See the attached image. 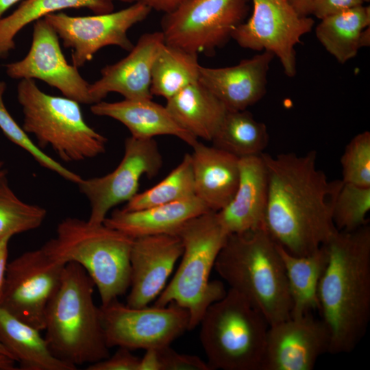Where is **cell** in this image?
Segmentation results:
<instances>
[{"label":"cell","instance_id":"1","mask_svg":"<svg viewBox=\"0 0 370 370\" xmlns=\"http://www.w3.org/2000/svg\"><path fill=\"white\" fill-rule=\"evenodd\" d=\"M267 172V203L262 227L288 252L309 255L338 232L332 210L342 180L329 181L317 166V152L262 153Z\"/></svg>","mask_w":370,"mask_h":370},{"label":"cell","instance_id":"2","mask_svg":"<svg viewBox=\"0 0 370 370\" xmlns=\"http://www.w3.org/2000/svg\"><path fill=\"white\" fill-rule=\"evenodd\" d=\"M324 245L328 259L318 285L317 310L329 332L328 353H349L370 319V227L338 231Z\"/></svg>","mask_w":370,"mask_h":370},{"label":"cell","instance_id":"3","mask_svg":"<svg viewBox=\"0 0 370 370\" xmlns=\"http://www.w3.org/2000/svg\"><path fill=\"white\" fill-rule=\"evenodd\" d=\"M214 269L269 325L291 317L292 302L277 243L263 227L228 234Z\"/></svg>","mask_w":370,"mask_h":370},{"label":"cell","instance_id":"4","mask_svg":"<svg viewBox=\"0 0 370 370\" xmlns=\"http://www.w3.org/2000/svg\"><path fill=\"white\" fill-rule=\"evenodd\" d=\"M95 284L79 264L64 265L60 285L45 315V339L58 359L77 367L110 356L93 299Z\"/></svg>","mask_w":370,"mask_h":370},{"label":"cell","instance_id":"5","mask_svg":"<svg viewBox=\"0 0 370 370\" xmlns=\"http://www.w3.org/2000/svg\"><path fill=\"white\" fill-rule=\"evenodd\" d=\"M134 238L106 225L67 217L55 237L40 248L53 260L81 265L97 286L101 305L125 294L130 286V256Z\"/></svg>","mask_w":370,"mask_h":370},{"label":"cell","instance_id":"6","mask_svg":"<svg viewBox=\"0 0 370 370\" xmlns=\"http://www.w3.org/2000/svg\"><path fill=\"white\" fill-rule=\"evenodd\" d=\"M182 243L180 264L154 305L174 302L188 311V330L199 323L208 308L226 293L223 283L210 280L212 269L228 234L209 211L186 222L177 232Z\"/></svg>","mask_w":370,"mask_h":370},{"label":"cell","instance_id":"7","mask_svg":"<svg viewBox=\"0 0 370 370\" xmlns=\"http://www.w3.org/2000/svg\"><path fill=\"white\" fill-rule=\"evenodd\" d=\"M199 325L211 370L261 369L269 325L238 293L229 288L208 308Z\"/></svg>","mask_w":370,"mask_h":370},{"label":"cell","instance_id":"8","mask_svg":"<svg viewBox=\"0 0 370 370\" xmlns=\"http://www.w3.org/2000/svg\"><path fill=\"white\" fill-rule=\"evenodd\" d=\"M17 99L23 114L22 127L36 137L40 149L51 147L65 162L82 161L105 152L107 138L86 123L79 102L48 95L31 79L20 80Z\"/></svg>","mask_w":370,"mask_h":370},{"label":"cell","instance_id":"9","mask_svg":"<svg viewBox=\"0 0 370 370\" xmlns=\"http://www.w3.org/2000/svg\"><path fill=\"white\" fill-rule=\"evenodd\" d=\"M249 0H189L164 14L161 32L166 44L188 52L212 55L245 21Z\"/></svg>","mask_w":370,"mask_h":370},{"label":"cell","instance_id":"10","mask_svg":"<svg viewBox=\"0 0 370 370\" xmlns=\"http://www.w3.org/2000/svg\"><path fill=\"white\" fill-rule=\"evenodd\" d=\"M99 311L109 348L160 349L169 346L189 327L188 311L174 302L136 308L115 299L101 305Z\"/></svg>","mask_w":370,"mask_h":370},{"label":"cell","instance_id":"11","mask_svg":"<svg viewBox=\"0 0 370 370\" xmlns=\"http://www.w3.org/2000/svg\"><path fill=\"white\" fill-rule=\"evenodd\" d=\"M64 265L41 248L16 257L7 264L0 307L36 330H44L47 306L60 285Z\"/></svg>","mask_w":370,"mask_h":370},{"label":"cell","instance_id":"12","mask_svg":"<svg viewBox=\"0 0 370 370\" xmlns=\"http://www.w3.org/2000/svg\"><path fill=\"white\" fill-rule=\"evenodd\" d=\"M251 1V16L233 31L232 38L243 48L272 53L280 61L285 75L295 76V47L312 30L314 21L299 16L288 0Z\"/></svg>","mask_w":370,"mask_h":370},{"label":"cell","instance_id":"13","mask_svg":"<svg viewBox=\"0 0 370 370\" xmlns=\"http://www.w3.org/2000/svg\"><path fill=\"white\" fill-rule=\"evenodd\" d=\"M151 10L141 2L116 12L91 16H73L64 12L49 14L44 18L72 49V64L77 68L90 61L101 49L114 45L130 51L134 47L128 30L144 21Z\"/></svg>","mask_w":370,"mask_h":370},{"label":"cell","instance_id":"14","mask_svg":"<svg viewBox=\"0 0 370 370\" xmlns=\"http://www.w3.org/2000/svg\"><path fill=\"white\" fill-rule=\"evenodd\" d=\"M124 147L123 158L113 171L101 177L82 178L77 184L89 201L87 221L91 224L103 223L112 208L129 201L138 193L143 175L153 177L162 166V156L154 138L130 136Z\"/></svg>","mask_w":370,"mask_h":370},{"label":"cell","instance_id":"15","mask_svg":"<svg viewBox=\"0 0 370 370\" xmlns=\"http://www.w3.org/2000/svg\"><path fill=\"white\" fill-rule=\"evenodd\" d=\"M59 38L44 18L34 22L28 53L21 60L5 65L7 75L14 79H39L58 89L64 97L79 103L93 104L90 84L78 68L68 63Z\"/></svg>","mask_w":370,"mask_h":370},{"label":"cell","instance_id":"16","mask_svg":"<svg viewBox=\"0 0 370 370\" xmlns=\"http://www.w3.org/2000/svg\"><path fill=\"white\" fill-rule=\"evenodd\" d=\"M329 345L321 319L291 317L269 326L260 370H312Z\"/></svg>","mask_w":370,"mask_h":370},{"label":"cell","instance_id":"17","mask_svg":"<svg viewBox=\"0 0 370 370\" xmlns=\"http://www.w3.org/2000/svg\"><path fill=\"white\" fill-rule=\"evenodd\" d=\"M183 252L180 238L162 234L134 238L127 305L144 307L159 296Z\"/></svg>","mask_w":370,"mask_h":370},{"label":"cell","instance_id":"18","mask_svg":"<svg viewBox=\"0 0 370 370\" xmlns=\"http://www.w3.org/2000/svg\"><path fill=\"white\" fill-rule=\"evenodd\" d=\"M164 43L161 31L144 34L127 56L103 67L100 78L90 84L94 103L102 101L110 92L119 93L126 99H152V66Z\"/></svg>","mask_w":370,"mask_h":370},{"label":"cell","instance_id":"19","mask_svg":"<svg viewBox=\"0 0 370 370\" xmlns=\"http://www.w3.org/2000/svg\"><path fill=\"white\" fill-rule=\"evenodd\" d=\"M274 55L267 51L227 67L200 66L199 82L231 110H244L266 94Z\"/></svg>","mask_w":370,"mask_h":370},{"label":"cell","instance_id":"20","mask_svg":"<svg viewBox=\"0 0 370 370\" xmlns=\"http://www.w3.org/2000/svg\"><path fill=\"white\" fill-rule=\"evenodd\" d=\"M240 176L231 201L216 212L228 234L243 233L262 227L267 203L268 179L260 155L239 158Z\"/></svg>","mask_w":370,"mask_h":370},{"label":"cell","instance_id":"21","mask_svg":"<svg viewBox=\"0 0 370 370\" xmlns=\"http://www.w3.org/2000/svg\"><path fill=\"white\" fill-rule=\"evenodd\" d=\"M190 153L195 195L214 212L232 199L239 181V158L198 142Z\"/></svg>","mask_w":370,"mask_h":370},{"label":"cell","instance_id":"22","mask_svg":"<svg viewBox=\"0 0 370 370\" xmlns=\"http://www.w3.org/2000/svg\"><path fill=\"white\" fill-rule=\"evenodd\" d=\"M97 116H107L123 124L131 136L151 139L157 136H173L193 147L198 138L182 128L173 118L166 106L152 99H126L120 101H101L90 106Z\"/></svg>","mask_w":370,"mask_h":370},{"label":"cell","instance_id":"23","mask_svg":"<svg viewBox=\"0 0 370 370\" xmlns=\"http://www.w3.org/2000/svg\"><path fill=\"white\" fill-rule=\"evenodd\" d=\"M211 211L196 195L137 210L116 209L103 224L135 238L162 234H176L188 220Z\"/></svg>","mask_w":370,"mask_h":370},{"label":"cell","instance_id":"24","mask_svg":"<svg viewBox=\"0 0 370 370\" xmlns=\"http://www.w3.org/2000/svg\"><path fill=\"white\" fill-rule=\"evenodd\" d=\"M174 120L197 138L211 141L227 111L225 106L199 81L166 100Z\"/></svg>","mask_w":370,"mask_h":370},{"label":"cell","instance_id":"25","mask_svg":"<svg viewBox=\"0 0 370 370\" xmlns=\"http://www.w3.org/2000/svg\"><path fill=\"white\" fill-rule=\"evenodd\" d=\"M40 332L0 307V344L19 364V369H77L51 354Z\"/></svg>","mask_w":370,"mask_h":370},{"label":"cell","instance_id":"26","mask_svg":"<svg viewBox=\"0 0 370 370\" xmlns=\"http://www.w3.org/2000/svg\"><path fill=\"white\" fill-rule=\"evenodd\" d=\"M278 245V244H277ZM292 302V317H299L318 308L317 288L328 263L325 245L304 256L293 255L278 245Z\"/></svg>","mask_w":370,"mask_h":370},{"label":"cell","instance_id":"27","mask_svg":"<svg viewBox=\"0 0 370 370\" xmlns=\"http://www.w3.org/2000/svg\"><path fill=\"white\" fill-rule=\"evenodd\" d=\"M87 8L95 14L114 11L112 0H25L10 14L0 18V60L15 49V37L25 26L65 9Z\"/></svg>","mask_w":370,"mask_h":370},{"label":"cell","instance_id":"28","mask_svg":"<svg viewBox=\"0 0 370 370\" xmlns=\"http://www.w3.org/2000/svg\"><path fill=\"white\" fill-rule=\"evenodd\" d=\"M369 26L370 8L362 5L321 19L315 34L326 51L345 64L357 55L361 33Z\"/></svg>","mask_w":370,"mask_h":370},{"label":"cell","instance_id":"29","mask_svg":"<svg viewBox=\"0 0 370 370\" xmlns=\"http://www.w3.org/2000/svg\"><path fill=\"white\" fill-rule=\"evenodd\" d=\"M198 55L164 43L152 66L151 92L169 99L199 81Z\"/></svg>","mask_w":370,"mask_h":370},{"label":"cell","instance_id":"30","mask_svg":"<svg viewBox=\"0 0 370 370\" xmlns=\"http://www.w3.org/2000/svg\"><path fill=\"white\" fill-rule=\"evenodd\" d=\"M211 141L213 146L241 158L263 153L269 134L265 124L247 110H227Z\"/></svg>","mask_w":370,"mask_h":370},{"label":"cell","instance_id":"31","mask_svg":"<svg viewBox=\"0 0 370 370\" xmlns=\"http://www.w3.org/2000/svg\"><path fill=\"white\" fill-rule=\"evenodd\" d=\"M195 195L190 153L162 181L127 201L125 210H137L169 204Z\"/></svg>","mask_w":370,"mask_h":370},{"label":"cell","instance_id":"32","mask_svg":"<svg viewBox=\"0 0 370 370\" xmlns=\"http://www.w3.org/2000/svg\"><path fill=\"white\" fill-rule=\"evenodd\" d=\"M47 210L21 200L10 188L6 175L0 177V240L39 227Z\"/></svg>","mask_w":370,"mask_h":370},{"label":"cell","instance_id":"33","mask_svg":"<svg viewBox=\"0 0 370 370\" xmlns=\"http://www.w3.org/2000/svg\"><path fill=\"white\" fill-rule=\"evenodd\" d=\"M6 87V83L0 81V129L3 134L12 143L26 151L41 166L57 173L66 180L77 184L82 177L45 153L31 140L28 134L11 116L3 101Z\"/></svg>","mask_w":370,"mask_h":370},{"label":"cell","instance_id":"34","mask_svg":"<svg viewBox=\"0 0 370 370\" xmlns=\"http://www.w3.org/2000/svg\"><path fill=\"white\" fill-rule=\"evenodd\" d=\"M370 187L345 183L337 194L332 220L338 231L351 232L369 224Z\"/></svg>","mask_w":370,"mask_h":370},{"label":"cell","instance_id":"35","mask_svg":"<svg viewBox=\"0 0 370 370\" xmlns=\"http://www.w3.org/2000/svg\"><path fill=\"white\" fill-rule=\"evenodd\" d=\"M342 181L370 187V132L356 135L346 145L341 158Z\"/></svg>","mask_w":370,"mask_h":370},{"label":"cell","instance_id":"36","mask_svg":"<svg viewBox=\"0 0 370 370\" xmlns=\"http://www.w3.org/2000/svg\"><path fill=\"white\" fill-rule=\"evenodd\" d=\"M156 349L160 370H211L197 356L177 353L170 345Z\"/></svg>","mask_w":370,"mask_h":370},{"label":"cell","instance_id":"37","mask_svg":"<svg viewBox=\"0 0 370 370\" xmlns=\"http://www.w3.org/2000/svg\"><path fill=\"white\" fill-rule=\"evenodd\" d=\"M140 358L131 350L119 347L116 352L108 358L88 365L86 370H138Z\"/></svg>","mask_w":370,"mask_h":370},{"label":"cell","instance_id":"38","mask_svg":"<svg viewBox=\"0 0 370 370\" xmlns=\"http://www.w3.org/2000/svg\"><path fill=\"white\" fill-rule=\"evenodd\" d=\"M365 0H317L311 14L322 19L337 12L362 5Z\"/></svg>","mask_w":370,"mask_h":370},{"label":"cell","instance_id":"39","mask_svg":"<svg viewBox=\"0 0 370 370\" xmlns=\"http://www.w3.org/2000/svg\"><path fill=\"white\" fill-rule=\"evenodd\" d=\"M189 0H139L151 10L163 12L164 14L174 12Z\"/></svg>","mask_w":370,"mask_h":370},{"label":"cell","instance_id":"40","mask_svg":"<svg viewBox=\"0 0 370 370\" xmlns=\"http://www.w3.org/2000/svg\"><path fill=\"white\" fill-rule=\"evenodd\" d=\"M12 236H7L0 240V297L5 280L8 256V243Z\"/></svg>","mask_w":370,"mask_h":370},{"label":"cell","instance_id":"41","mask_svg":"<svg viewBox=\"0 0 370 370\" xmlns=\"http://www.w3.org/2000/svg\"><path fill=\"white\" fill-rule=\"evenodd\" d=\"M138 370H160V364L156 349H147L140 360Z\"/></svg>","mask_w":370,"mask_h":370},{"label":"cell","instance_id":"42","mask_svg":"<svg viewBox=\"0 0 370 370\" xmlns=\"http://www.w3.org/2000/svg\"><path fill=\"white\" fill-rule=\"evenodd\" d=\"M317 0H288L290 4L301 16H309Z\"/></svg>","mask_w":370,"mask_h":370},{"label":"cell","instance_id":"43","mask_svg":"<svg viewBox=\"0 0 370 370\" xmlns=\"http://www.w3.org/2000/svg\"><path fill=\"white\" fill-rule=\"evenodd\" d=\"M16 362L11 357L0 353V370H16Z\"/></svg>","mask_w":370,"mask_h":370},{"label":"cell","instance_id":"44","mask_svg":"<svg viewBox=\"0 0 370 370\" xmlns=\"http://www.w3.org/2000/svg\"><path fill=\"white\" fill-rule=\"evenodd\" d=\"M21 0H0V18L6 11Z\"/></svg>","mask_w":370,"mask_h":370},{"label":"cell","instance_id":"45","mask_svg":"<svg viewBox=\"0 0 370 370\" xmlns=\"http://www.w3.org/2000/svg\"><path fill=\"white\" fill-rule=\"evenodd\" d=\"M360 47H369L370 45V28L364 29L360 37Z\"/></svg>","mask_w":370,"mask_h":370},{"label":"cell","instance_id":"46","mask_svg":"<svg viewBox=\"0 0 370 370\" xmlns=\"http://www.w3.org/2000/svg\"><path fill=\"white\" fill-rule=\"evenodd\" d=\"M7 170L4 167V162L0 160V177L7 175Z\"/></svg>","mask_w":370,"mask_h":370},{"label":"cell","instance_id":"47","mask_svg":"<svg viewBox=\"0 0 370 370\" xmlns=\"http://www.w3.org/2000/svg\"><path fill=\"white\" fill-rule=\"evenodd\" d=\"M0 353L4 354L12 358L11 355L10 354V353L8 352V350L1 344H0Z\"/></svg>","mask_w":370,"mask_h":370},{"label":"cell","instance_id":"48","mask_svg":"<svg viewBox=\"0 0 370 370\" xmlns=\"http://www.w3.org/2000/svg\"><path fill=\"white\" fill-rule=\"evenodd\" d=\"M112 1H120L121 2H124V3H136V2H138L139 0H112Z\"/></svg>","mask_w":370,"mask_h":370},{"label":"cell","instance_id":"49","mask_svg":"<svg viewBox=\"0 0 370 370\" xmlns=\"http://www.w3.org/2000/svg\"><path fill=\"white\" fill-rule=\"evenodd\" d=\"M365 1H366V2H369L370 0H365Z\"/></svg>","mask_w":370,"mask_h":370}]
</instances>
